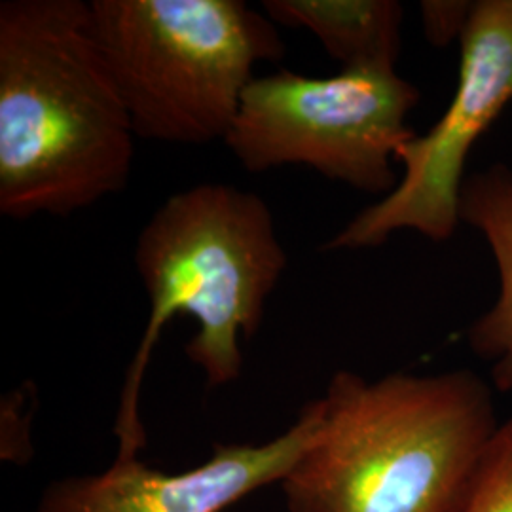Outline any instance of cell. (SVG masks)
Instances as JSON below:
<instances>
[{"mask_svg": "<svg viewBox=\"0 0 512 512\" xmlns=\"http://www.w3.org/2000/svg\"><path fill=\"white\" fill-rule=\"evenodd\" d=\"M461 512H512V414L499 421Z\"/></svg>", "mask_w": 512, "mask_h": 512, "instance_id": "10", "label": "cell"}, {"mask_svg": "<svg viewBox=\"0 0 512 512\" xmlns=\"http://www.w3.org/2000/svg\"><path fill=\"white\" fill-rule=\"evenodd\" d=\"M454 97L423 135L397 150V186L361 211L325 245L329 251L380 247L399 230L431 241L456 234L465 164L476 141L512 103V0H480L459 37Z\"/></svg>", "mask_w": 512, "mask_h": 512, "instance_id": "6", "label": "cell"}, {"mask_svg": "<svg viewBox=\"0 0 512 512\" xmlns=\"http://www.w3.org/2000/svg\"><path fill=\"white\" fill-rule=\"evenodd\" d=\"M310 446L281 480L289 512H461L499 420L473 370H338Z\"/></svg>", "mask_w": 512, "mask_h": 512, "instance_id": "2", "label": "cell"}, {"mask_svg": "<svg viewBox=\"0 0 512 512\" xmlns=\"http://www.w3.org/2000/svg\"><path fill=\"white\" fill-rule=\"evenodd\" d=\"M461 220L476 228L492 249L499 296L467 332L469 346L490 365L497 391H512V171L495 164L465 179Z\"/></svg>", "mask_w": 512, "mask_h": 512, "instance_id": "8", "label": "cell"}, {"mask_svg": "<svg viewBox=\"0 0 512 512\" xmlns=\"http://www.w3.org/2000/svg\"><path fill=\"white\" fill-rule=\"evenodd\" d=\"M92 29L141 139H226L256 65L277 63V25L243 0H93Z\"/></svg>", "mask_w": 512, "mask_h": 512, "instance_id": "4", "label": "cell"}, {"mask_svg": "<svg viewBox=\"0 0 512 512\" xmlns=\"http://www.w3.org/2000/svg\"><path fill=\"white\" fill-rule=\"evenodd\" d=\"M135 266L150 315L114 423L116 458L122 459L137 458L147 446L139 397L167 321L177 313L196 319L198 332L184 351L202 368L207 387L236 382L243 366L241 338L249 340L260 329L287 253L260 196L230 184H198L156 209L137 239Z\"/></svg>", "mask_w": 512, "mask_h": 512, "instance_id": "3", "label": "cell"}, {"mask_svg": "<svg viewBox=\"0 0 512 512\" xmlns=\"http://www.w3.org/2000/svg\"><path fill=\"white\" fill-rule=\"evenodd\" d=\"M475 2H421V18L425 37L435 46H446L454 38L461 37L467 21L471 18Z\"/></svg>", "mask_w": 512, "mask_h": 512, "instance_id": "11", "label": "cell"}, {"mask_svg": "<svg viewBox=\"0 0 512 512\" xmlns=\"http://www.w3.org/2000/svg\"><path fill=\"white\" fill-rule=\"evenodd\" d=\"M421 93L395 67L342 69L329 78L255 76L224 145L249 173L306 165L366 194L397 183V150L416 131L406 118Z\"/></svg>", "mask_w": 512, "mask_h": 512, "instance_id": "5", "label": "cell"}, {"mask_svg": "<svg viewBox=\"0 0 512 512\" xmlns=\"http://www.w3.org/2000/svg\"><path fill=\"white\" fill-rule=\"evenodd\" d=\"M275 25L306 29L342 65L395 67L401 54L403 6L395 0H264Z\"/></svg>", "mask_w": 512, "mask_h": 512, "instance_id": "9", "label": "cell"}, {"mask_svg": "<svg viewBox=\"0 0 512 512\" xmlns=\"http://www.w3.org/2000/svg\"><path fill=\"white\" fill-rule=\"evenodd\" d=\"M135 131L90 2L0 4V213L69 217L120 194Z\"/></svg>", "mask_w": 512, "mask_h": 512, "instance_id": "1", "label": "cell"}, {"mask_svg": "<svg viewBox=\"0 0 512 512\" xmlns=\"http://www.w3.org/2000/svg\"><path fill=\"white\" fill-rule=\"evenodd\" d=\"M317 399L298 420L264 444H219L202 465L179 475L148 467L139 458H116L99 475L52 482L35 512H222L256 490L281 484L315 437Z\"/></svg>", "mask_w": 512, "mask_h": 512, "instance_id": "7", "label": "cell"}]
</instances>
